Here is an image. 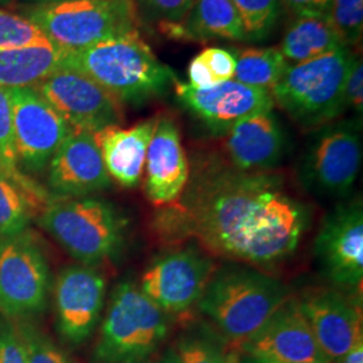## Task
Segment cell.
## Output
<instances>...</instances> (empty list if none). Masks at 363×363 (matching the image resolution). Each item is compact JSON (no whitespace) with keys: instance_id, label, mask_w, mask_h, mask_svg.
I'll return each mask as SVG.
<instances>
[{"instance_id":"34","label":"cell","mask_w":363,"mask_h":363,"mask_svg":"<svg viewBox=\"0 0 363 363\" xmlns=\"http://www.w3.org/2000/svg\"><path fill=\"white\" fill-rule=\"evenodd\" d=\"M0 363H28L18 325L0 313Z\"/></svg>"},{"instance_id":"12","label":"cell","mask_w":363,"mask_h":363,"mask_svg":"<svg viewBox=\"0 0 363 363\" xmlns=\"http://www.w3.org/2000/svg\"><path fill=\"white\" fill-rule=\"evenodd\" d=\"M74 130L97 132L123 121L121 103L86 74L61 69L35 86Z\"/></svg>"},{"instance_id":"38","label":"cell","mask_w":363,"mask_h":363,"mask_svg":"<svg viewBox=\"0 0 363 363\" xmlns=\"http://www.w3.org/2000/svg\"><path fill=\"white\" fill-rule=\"evenodd\" d=\"M339 363H363V337H359Z\"/></svg>"},{"instance_id":"25","label":"cell","mask_w":363,"mask_h":363,"mask_svg":"<svg viewBox=\"0 0 363 363\" xmlns=\"http://www.w3.org/2000/svg\"><path fill=\"white\" fill-rule=\"evenodd\" d=\"M0 169L16 182L40 208H45L52 201V194L19 167L13 136L11 96L6 88H0Z\"/></svg>"},{"instance_id":"23","label":"cell","mask_w":363,"mask_h":363,"mask_svg":"<svg viewBox=\"0 0 363 363\" xmlns=\"http://www.w3.org/2000/svg\"><path fill=\"white\" fill-rule=\"evenodd\" d=\"M345 46L328 15L304 13L289 23L279 49L286 60L298 64Z\"/></svg>"},{"instance_id":"39","label":"cell","mask_w":363,"mask_h":363,"mask_svg":"<svg viewBox=\"0 0 363 363\" xmlns=\"http://www.w3.org/2000/svg\"><path fill=\"white\" fill-rule=\"evenodd\" d=\"M223 363H240V355L237 351H229L225 354Z\"/></svg>"},{"instance_id":"41","label":"cell","mask_w":363,"mask_h":363,"mask_svg":"<svg viewBox=\"0 0 363 363\" xmlns=\"http://www.w3.org/2000/svg\"><path fill=\"white\" fill-rule=\"evenodd\" d=\"M28 3H34L35 6H45V4H57V3H62L67 0H26Z\"/></svg>"},{"instance_id":"32","label":"cell","mask_w":363,"mask_h":363,"mask_svg":"<svg viewBox=\"0 0 363 363\" xmlns=\"http://www.w3.org/2000/svg\"><path fill=\"white\" fill-rule=\"evenodd\" d=\"M195 0H133L136 13H142L159 27L182 23L194 6Z\"/></svg>"},{"instance_id":"9","label":"cell","mask_w":363,"mask_h":363,"mask_svg":"<svg viewBox=\"0 0 363 363\" xmlns=\"http://www.w3.org/2000/svg\"><path fill=\"white\" fill-rule=\"evenodd\" d=\"M50 291V269L43 250L25 232L0 240V313L26 320L45 310Z\"/></svg>"},{"instance_id":"31","label":"cell","mask_w":363,"mask_h":363,"mask_svg":"<svg viewBox=\"0 0 363 363\" xmlns=\"http://www.w3.org/2000/svg\"><path fill=\"white\" fill-rule=\"evenodd\" d=\"M18 328L25 342L28 363H72L65 352L60 350L52 339L35 325L23 322Z\"/></svg>"},{"instance_id":"37","label":"cell","mask_w":363,"mask_h":363,"mask_svg":"<svg viewBox=\"0 0 363 363\" xmlns=\"http://www.w3.org/2000/svg\"><path fill=\"white\" fill-rule=\"evenodd\" d=\"M288 10L296 15L323 13L328 15L331 0H280Z\"/></svg>"},{"instance_id":"33","label":"cell","mask_w":363,"mask_h":363,"mask_svg":"<svg viewBox=\"0 0 363 363\" xmlns=\"http://www.w3.org/2000/svg\"><path fill=\"white\" fill-rule=\"evenodd\" d=\"M179 363H223L225 352L206 337H184L178 346Z\"/></svg>"},{"instance_id":"40","label":"cell","mask_w":363,"mask_h":363,"mask_svg":"<svg viewBox=\"0 0 363 363\" xmlns=\"http://www.w3.org/2000/svg\"><path fill=\"white\" fill-rule=\"evenodd\" d=\"M159 363H179V358H178V354L175 351H169L164 358Z\"/></svg>"},{"instance_id":"22","label":"cell","mask_w":363,"mask_h":363,"mask_svg":"<svg viewBox=\"0 0 363 363\" xmlns=\"http://www.w3.org/2000/svg\"><path fill=\"white\" fill-rule=\"evenodd\" d=\"M65 55L54 43L0 49V88H35L64 69Z\"/></svg>"},{"instance_id":"29","label":"cell","mask_w":363,"mask_h":363,"mask_svg":"<svg viewBox=\"0 0 363 363\" xmlns=\"http://www.w3.org/2000/svg\"><path fill=\"white\" fill-rule=\"evenodd\" d=\"M48 43L52 42L26 16L0 10V49Z\"/></svg>"},{"instance_id":"20","label":"cell","mask_w":363,"mask_h":363,"mask_svg":"<svg viewBox=\"0 0 363 363\" xmlns=\"http://www.w3.org/2000/svg\"><path fill=\"white\" fill-rule=\"evenodd\" d=\"M286 138L277 116L259 112L234 124L226 133L230 164L242 171H269L284 154Z\"/></svg>"},{"instance_id":"27","label":"cell","mask_w":363,"mask_h":363,"mask_svg":"<svg viewBox=\"0 0 363 363\" xmlns=\"http://www.w3.org/2000/svg\"><path fill=\"white\" fill-rule=\"evenodd\" d=\"M37 211H42L38 203L0 169V240L25 233Z\"/></svg>"},{"instance_id":"11","label":"cell","mask_w":363,"mask_h":363,"mask_svg":"<svg viewBox=\"0 0 363 363\" xmlns=\"http://www.w3.org/2000/svg\"><path fill=\"white\" fill-rule=\"evenodd\" d=\"M9 91L18 162L27 172L39 174L73 130L35 88Z\"/></svg>"},{"instance_id":"26","label":"cell","mask_w":363,"mask_h":363,"mask_svg":"<svg viewBox=\"0 0 363 363\" xmlns=\"http://www.w3.org/2000/svg\"><path fill=\"white\" fill-rule=\"evenodd\" d=\"M286 65L279 48H250L238 54L233 78L249 86L271 91Z\"/></svg>"},{"instance_id":"19","label":"cell","mask_w":363,"mask_h":363,"mask_svg":"<svg viewBox=\"0 0 363 363\" xmlns=\"http://www.w3.org/2000/svg\"><path fill=\"white\" fill-rule=\"evenodd\" d=\"M144 171L145 194L154 206L164 208L181 198L189 181L190 163L182 145L181 132L172 118H156Z\"/></svg>"},{"instance_id":"1","label":"cell","mask_w":363,"mask_h":363,"mask_svg":"<svg viewBox=\"0 0 363 363\" xmlns=\"http://www.w3.org/2000/svg\"><path fill=\"white\" fill-rule=\"evenodd\" d=\"M308 220L280 175L208 156L194 162L181 198L156 213L154 232L166 244L195 240L208 255L261 269L296 252Z\"/></svg>"},{"instance_id":"10","label":"cell","mask_w":363,"mask_h":363,"mask_svg":"<svg viewBox=\"0 0 363 363\" xmlns=\"http://www.w3.org/2000/svg\"><path fill=\"white\" fill-rule=\"evenodd\" d=\"M214 272L216 262L208 253L189 245L157 257L139 286L164 313H183L201 300Z\"/></svg>"},{"instance_id":"28","label":"cell","mask_w":363,"mask_h":363,"mask_svg":"<svg viewBox=\"0 0 363 363\" xmlns=\"http://www.w3.org/2000/svg\"><path fill=\"white\" fill-rule=\"evenodd\" d=\"M241 19L245 40L267 38L280 16V0H232Z\"/></svg>"},{"instance_id":"3","label":"cell","mask_w":363,"mask_h":363,"mask_svg":"<svg viewBox=\"0 0 363 363\" xmlns=\"http://www.w3.org/2000/svg\"><path fill=\"white\" fill-rule=\"evenodd\" d=\"M288 298V288L281 281L241 264L216 271L198 304L220 334L238 347Z\"/></svg>"},{"instance_id":"14","label":"cell","mask_w":363,"mask_h":363,"mask_svg":"<svg viewBox=\"0 0 363 363\" xmlns=\"http://www.w3.org/2000/svg\"><path fill=\"white\" fill-rule=\"evenodd\" d=\"M181 104L216 135H226L234 124L259 112L272 111L271 91L228 79L208 88L175 81Z\"/></svg>"},{"instance_id":"35","label":"cell","mask_w":363,"mask_h":363,"mask_svg":"<svg viewBox=\"0 0 363 363\" xmlns=\"http://www.w3.org/2000/svg\"><path fill=\"white\" fill-rule=\"evenodd\" d=\"M216 84L233 79L235 58L233 54L220 48H208L199 54Z\"/></svg>"},{"instance_id":"6","label":"cell","mask_w":363,"mask_h":363,"mask_svg":"<svg viewBox=\"0 0 363 363\" xmlns=\"http://www.w3.org/2000/svg\"><path fill=\"white\" fill-rule=\"evenodd\" d=\"M169 334L166 313L132 281L113 289L94 350L99 363H144Z\"/></svg>"},{"instance_id":"43","label":"cell","mask_w":363,"mask_h":363,"mask_svg":"<svg viewBox=\"0 0 363 363\" xmlns=\"http://www.w3.org/2000/svg\"><path fill=\"white\" fill-rule=\"evenodd\" d=\"M9 1H11V0H0V3H9Z\"/></svg>"},{"instance_id":"42","label":"cell","mask_w":363,"mask_h":363,"mask_svg":"<svg viewBox=\"0 0 363 363\" xmlns=\"http://www.w3.org/2000/svg\"><path fill=\"white\" fill-rule=\"evenodd\" d=\"M256 363H303V362H274V361H256Z\"/></svg>"},{"instance_id":"16","label":"cell","mask_w":363,"mask_h":363,"mask_svg":"<svg viewBox=\"0 0 363 363\" xmlns=\"http://www.w3.org/2000/svg\"><path fill=\"white\" fill-rule=\"evenodd\" d=\"M106 281L91 267L70 265L55 281L54 298L60 334L73 345H81L94 331L104 307Z\"/></svg>"},{"instance_id":"30","label":"cell","mask_w":363,"mask_h":363,"mask_svg":"<svg viewBox=\"0 0 363 363\" xmlns=\"http://www.w3.org/2000/svg\"><path fill=\"white\" fill-rule=\"evenodd\" d=\"M328 18L347 48L361 42L363 33V0H331Z\"/></svg>"},{"instance_id":"4","label":"cell","mask_w":363,"mask_h":363,"mask_svg":"<svg viewBox=\"0 0 363 363\" xmlns=\"http://www.w3.org/2000/svg\"><path fill=\"white\" fill-rule=\"evenodd\" d=\"M347 46L318 58L286 65L271 89L279 105L301 128L318 130L345 109V86L354 61Z\"/></svg>"},{"instance_id":"7","label":"cell","mask_w":363,"mask_h":363,"mask_svg":"<svg viewBox=\"0 0 363 363\" xmlns=\"http://www.w3.org/2000/svg\"><path fill=\"white\" fill-rule=\"evenodd\" d=\"M26 18L65 52L138 30L139 21L133 0H67L33 6Z\"/></svg>"},{"instance_id":"5","label":"cell","mask_w":363,"mask_h":363,"mask_svg":"<svg viewBox=\"0 0 363 363\" xmlns=\"http://www.w3.org/2000/svg\"><path fill=\"white\" fill-rule=\"evenodd\" d=\"M39 225L73 259L86 267L115 256L127 229L118 210L96 196H52L39 213Z\"/></svg>"},{"instance_id":"18","label":"cell","mask_w":363,"mask_h":363,"mask_svg":"<svg viewBox=\"0 0 363 363\" xmlns=\"http://www.w3.org/2000/svg\"><path fill=\"white\" fill-rule=\"evenodd\" d=\"M322 351L333 363H339L352 345L363 337L361 306L333 289H315L298 300Z\"/></svg>"},{"instance_id":"24","label":"cell","mask_w":363,"mask_h":363,"mask_svg":"<svg viewBox=\"0 0 363 363\" xmlns=\"http://www.w3.org/2000/svg\"><path fill=\"white\" fill-rule=\"evenodd\" d=\"M245 40L244 27L232 0H195L182 22V39Z\"/></svg>"},{"instance_id":"17","label":"cell","mask_w":363,"mask_h":363,"mask_svg":"<svg viewBox=\"0 0 363 363\" xmlns=\"http://www.w3.org/2000/svg\"><path fill=\"white\" fill-rule=\"evenodd\" d=\"M48 186L54 198L89 196L111 186L91 132L72 130L48 166Z\"/></svg>"},{"instance_id":"13","label":"cell","mask_w":363,"mask_h":363,"mask_svg":"<svg viewBox=\"0 0 363 363\" xmlns=\"http://www.w3.org/2000/svg\"><path fill=\"white\" fill-rule=\"evenodd\" d=\"M315 253L327 279L342 289H357L363 279V208L361 201L335 208L325 217Z\"/></svg>"},{"instance_id":"21","label":"cell","mask_w":363,"mask_h":363,"mask_svg":"<svg viewBox=\"0 0 363 363\" xmlns=\"http://www.w3.org/2000/svg\"><path fill=\"white\" fill-rule=\"evenodd\" d=\"M155 125L156 118H150L130 128L111 125L93 133L108 175L123 187L132 189L142 181Z\"/></svg>"},{"instance_id":"36","label":"cell","mask_w":363,"mask_h":363,"mask_svg":"<svg viewBox=\"0 0 363 363\" xmlns=\"http://www.w3.org/2000/svg\"><path fill=\"white\" fill-rule=\"evenodd\" d=\"M346 109L350 108L359 116L363 111V65L362 60L354 57L345 86Z\"/></svg>"},{"instance_id":"2","label":"cell","mask_w":363,"mask_h":363,"mask_svg":"<svg viewBox=\"0 0 363 363\" xmlns=\"http://www.w3.org/2000/svg\"><path fill=\"white\" fill-rule=\"evenodd\" d=\"M64 69L86 74L117 101L140 105L175 84V73L162 64L139 30L66 52Z\"/></svg>"},{"instance_id":"8","label":"cell","mask_w":363,"mask_h":363,"mask_svg":"<svg viewBox=\"0 0 363 363\" xmlns=\"http://www.w3.org/2000/svg\"><path fill=\"white\" fill-rule=\"evenodd\" d=\"M362 163L357 123L327 124L312 135L298 164V181L311 194L345 198L350 194Z\"/></svg>"},{"instance_id":"15","label":"cell","mask_w":363,"mask_h":363,"mask_svg":"<svg viewBox=\"0 0 363 363\" xmlns=\"http://www.w3.org/2000/svg\"><path fill=\"white\" fill-rule=\"evenodd\" d=\"M238 349L256 361L333 363L320 349L298 298L291 296Z\"/></svg>"}]
</instances>
